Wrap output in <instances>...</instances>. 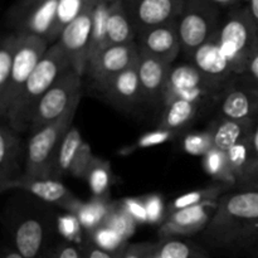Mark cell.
<instances>
[{
  "instance_id": "obj_1",
  "label": "cell",
  "mask_w": 258,
  "mask_h": 258,
  "mask_svg": "<svg viewBox=\"0 0 258 258\" xmlns=\"http://www.w3.org/2000/svg\"><path fill=\"white\" fill-rule=\"evenodd\" d=\"M203 237L221 248H251L258 239V191L239 189L222 196Z\"/></svg>"
},
{
  "instance_id": "obj_2",
  "label": "cell",
  "mask_w": 258,
  "mask_h": 258,
  "mask_svg": "<svg viewBox=\"0 0 258 258\" xmlns=\"http://www.w3.org/2000/svg\"><path fill=\"white\" fill-rule=\"evenodd\" d=\"M25 196L15 198L5 212L13 247L24 258H45L50 251L53 213L48 209V203Z\"/></svg>"
},
{
  "instance_id": "obj_3",
  "label": "cell",
  "mask_w": 258,
  "mask_h": 258,
  "mask_svg": "<svg viewBox=\"0 0 258 258\" xmlns=\"http://www.w3.org/2000/svg\"><path fill=\"white\" fill-rule=\"evenodd\" d=\"M70 68V60L60 45L58 43L50 45L9 107L3 122H7L18 133L29 131L38 103Z\"/></svg>"
},
{
  "instance_id": "obj_4",
  "label": "cell",
  "mask_w": 258,
  "mask_h": 258,
  "mask_svg": "<svg viewBox=\"0 0 258 258\" xmlns=\"http://www.w3.org/2000/svg\"><path fill=\"white\" fill-rule=\"evenodd\" d=\"M221 47L234 76H244L258 42V25L248 5L228 9L218 29Z\"/></svg>"
},
{
  "instance_id": "obj_5",
  "label": "cell",
  "mask_w": 258,
  "mask_h": 258,
  "mask_svg": "<svg viewBox=\"0 0 258 258\" xmlns=\"http://www.w3.org/2000/svg\"><path fill=\"white\" fill-rule=\"evenodd\" d=\"M81 101H77L64 115L49 125L32 133L27 143V158L23 175L34 179H49L54 175V163L58 148L67 131Z\"/></svg>"
},
{
  "instance_id": "obj_6",
  "label": "cell",
  "mask_w": 258,
  "mask_h": 258,
  "mask_svg": "<svg viewBox=\"0 0 258 258\" xmlns=\"http://www.w3.org/2000/svg\"><path fill=\"white\" fill-rule=\"evenodd\" d=\"M221 22V9L208 0H184L183 10L178 18L183 52L190 57L219 29Z\"/></svg>"
},
{
  "instance_id": "obj_7",
  "label": "cell",
  "mask_w": 258,
  "mask_h": 258,
  "mask_svg": "<svg viewBox=\"0 0 258 258\" xmlns=\"http://www.w3.org/2000/svg\"><path fill=\"white\" fill-rule=\"evenodd\" d=\"M59 0H18L9 13L17 34L37 35L50 45L57 43Z\"/></svg>"
},
{
  "instance_id": "obj_8",
  "label": "cell",
  "mask_w": 258,
  "mask_h": 258,
  "mask_svg": "<svg viewBox=\"0 0 258 258\" xmlns=\"http://www.w3.org/2000/svg\"><path fill=\"white\" fill-rule=\"evenodd\" d=\"M81 97L82 76L70 68L38 103L29 126L30 133H34L43 126L57 121L77 101H81Z\"/></svg>"
},
{
  "instance_id": "obj_9",
  "label": "cell",
  "mask_w": 258,
  "mask_h": 258,
  "mask_svg": "<svg viewBox=\"0 0 258 258\" xmlns=\"http://www.w3.org/2000/svg\"><path fill=\"white\" fill-rule=\"evenodd\" d=\"M223 92L224 88L214 85L196 66L184 63L171 68L163 105L166 106L175 100H185L202 106L208 100L221 98Z\"/></svg>"
},
{
  "instance_id": "obj_10",
  "label": "cell",
  "mask_w": 258,
  "mask_h": 258,
  "mask_svg": "<svg viewBox=\"0 0 258 258\" xmlns=\"http://www.w3.org/2000/svg\"><path fill=\"white\" fill-rule=\"evenodd\" d=\"M49 47L50 44L47 40L37 37V35L18 34V44L17 49H15L9 87H8V92L4 100L0 101L2 120H4L9 107L18 97L20 91L23 90L24 85L29 80Z\"/></svg>"
},
{
  "instance_id": "obj_11",
  "label": "cell",
  "mask_w": 258,
  "mask_h": 258,
  "mask_svg": "<svg viewBox=\"0 0 258 258\" xmlns=\"http://www.w3.org/2000/svg\"><path fill=\"white\" fill-rule=\"evenodd\" d=\"M96 0L87 5L72 22L63 28L57 43L70 60L71 68L80 76L86 75L90 58L91 35L93 24V8Z\"/></svg>"
},
{
  "instance_id": "obj_12",
  "label": "cell",
  "mask_w": 258,
  "mask_h": 258,
  "mask_svg": "<svg viewBox=\"0 0 258 258\" xmlns=\"http://www.w3.org/2000/svg\"><path fill=\"white\" fill-rule=\"evenodd\" d=\"M139 55L140 52L136 42L107 45L91 59L86 75L92 81L93 87L98 88L113 76L138 64Z\"/></svg>"
},
{
  "instance_id": "obj_13",
  "label": "cell",
  "mask_w": 258,
  "mask_h": 258,
  "mask_svg": "<svg viewBox=\"0 0 258 258\" xmlns=\"http://www.w3.org/2000/svg\"><path fill=\"white\" fill-rule=\"evenodd\" d=\"M136 34L175 22L180 17L184 0H122Z\"/></svg>"
},
{
  "instance_id": "obj_14",
  "label": "cell",
  "mask_w": 258,
  "mask_h": 258,
  "mask_svg": "<svg viewBox=\"0 0 258 258\" xmlns=\"http://www.w3.org/2000/svg\"><path fill=\"white\" fill-rule=\"evenodd\" d=\"M23 190L44 203L62 208L67 213L76 214L82 202L59 179H34L22 175L8 184L2 191Z\"/></svg>"
},
{
  "instance_id": "obj_15",
  "label": "cell",
  "mask_w": 258,
  "mask_h": 258,
  "mask_svg": "<svg viewBox=\"0 0 258 258\" xmlns=\"http://www.w3.org/2000/svg\"><path fill=\"white\" fill-rule=\"evenodd\" d=\"M218 202H208L199 206L169 212L160 224L161 238H180L201 233L207 228L216 212Z\"/></svg>"
},
{
  "instance_id": "obj_16",
  "label": "cell",
  "mask_w": 258,
  "mask_h": 258,
  "mask_svg": "<svg viewBox=\"0 0 258 258\" xmlns=\"http://www.w3.org/2000/svg\"><path fill=\"white\" fill-rule=\"evenodd\" d=\"M189 58L191 64L196 66L214 85L224 90L231 85L234 73L221 47L218 30Z\"/></svg>"
},
{
  "instance_id": "obj_17",
  "label": "cell",
  "mask_w": 258,
  "mask_h": 258,
  "mask_svg": "<svg viewBox=\"0 0 258 258\" xmlns=\"http://www.w3.org/2000/svg\"><path fill=\"white\" fill-rule=\"evenodd\" d=\"M136 44L141 53L173 64L180 52H183L178 32V20L140 33L136 37Z\"/></svg>"
},
{
  "instance_id": "obj_18",
  "label": "cell",
  "mask_w": 258,
  "mask_h": 258,
  "mask_svg": "<svg viewBox=\"0 0 258 258\" xmlns=\"http://www.w3.org/2000/svg\"><path fill=\"white\" fill-rule=\"evenodd\" d=\"M111 105L123 110H130L144 100L143 88L139 78L138 67L127 68L113 76L103 85L96 88Z\"/></svg>"
},
{
  "instance_id": "obj_19",
  "label": "cell",
  "mask_w": 258,
  "mask_h": 258,
  "mask_svg": "<svg viewBox=\"0 0 258 258\" xmlns=\"http://www.w3.org/2000/svg\"><path fill=\"white\" fill-rule=\"evenodd\" d=\"M20 133L3 122L0 127V189L20 178V165L27 158V148L24 149Z\"/></svg>"
},
{
  "instance_id": "obj_20",
  "label": "cell",
  "mask_w": 258,
  "mask_h": 258,
  "mask_svg": "<svg viewBox=\"0 0 258 258\" xmlns=\"http://www.w3.org/2000/svg\"><path fill=\"white\" fill-rule=\"evenodd\" d=\"M136 67L143 88L144 100L150 103L163 102L164 92L173 64L140 52Z\"/></svg>"
},
{
  "instance_id": "obj_21",
  "label": "cell",
  "mask_w": 258,
  "mask_h": 258,
  "mask_svg": "<svg viewBox=\"0 0 258 258\" xmlns=\"http://www.w3.org/2000/svg\"><path fill=\"white\" fill-rule=\"evenodd\" d=\"M223 118L236 121L258 120V87L229 85L224 90L219 106Z\"/></svg>"
},
{
  "instance_id": "obj_22",
  "label": "cell",
  "mask_w": 258,
  "mask_h": 258,
  "mask_svg": "<svg viewBox=\"0 0 258 258\" xmlns=\"http://www.w3.org/2000/svg\"><path fill=\"white\" fill-rule=\"evenodd\" d=\"M136 30L125 9L122 0H116L108 5L107 15V43L130 44L136 42Z\"/></svg>"
},
{
  "instance_id": "obj_23",
  "label": "cell",
  "mask_w": 258,
  "mask_h": 258,
  "mask_svg": "<svg viewBox=\"0 0 258 258\" xmlns=\"http://www.w3.org/2000/svg\"><path fill=\"white\" fill-rule=\"evenodd\" d=\"M257 121H236L223 118L217 121L211 128L214 148L228 151L243 139L252 136Z\"/></svg>"
},
{
  "instance_id": "obj_24",
  "label": "cell",
  "mask_w": 258,
  "mask_h": 258,
  "mask_svg": "<svg viewBox=\"0 0 258 258\" xmlns=\"http://www.w3.org/2000/svg\"><path fill=\"white\" fill-rule=\"evenodd\" d=\"M201 106L185 100H175L164 106V113L159 128L176 133L194 120Z\"/></svg>"
},
{
  "instance_id": "obj_25",
  "label": "cell",
  "mask_w": 258,
  "mask_h": 258,
  "mask_svg": "<svg viewBox=\"0 0 258 258\" xmlns=\"http://www.w3.org/2000/svg\"><path fill=\"white\" fill-rule=\"evenodd\" d=\"M83 144L82 135L80 131L72 126L67 134L63 138L62 143H60L59 148H58L57 156H55L54 163V179H60L62 176L70 174L71 165L73 163L76 154L80 150V148Z\"/></svg>"
},
{
  "instance_id": "obj_26",
  "label": "cell",
  "mask_w": 258,
  "mask_h": 258,
  "mask_svg": "<svg viewBox=\"0 0 258 258\" xmlns=\"http://www.w3.org/2000/svg\"><path fill=\"white\" fill-rule=\"evenodd\" d=\"M111 204L112 203H108L103 198L98 197H93L90 202L81 204L76 216L80 219V223L82 224L88 236L98 227L103 226L106 217L111 209Z\"/></svg>"
},
{
  "instance_id": "obj_27",
  "label": "cell",
  "mask_w": 258,
  "mask_h": 258,
  "mask_svg": "<svg viewBox=\"0 0 258 258\" xmlns=\"http://www.w3.org/2000/svg\"><path fill=\"white\" fill-rule=\"evenodd\" d=\"M107 0H96L95 8H93V24H92V35H91L90 45V58L88 63L91 62L95 55H97L103 48L108 45L107 43V15H108Z\"/></svg>"
},
{
  "instance_id": "obj_28",
  "label": "cell",
  "mask_w": 258,
  "mask_h": 258,
  "mask_svg": "<svg viewBox=\"0 0 258 258\" xmlns=\"http://www.w3.org/2000/svg\"><path fill=\"white\" fill-rule=\"evenodd\" d=\"M202 165L206 173L214 180L219 181L226 186L237 185L236 178L229 169L226 151L213 148L207 155L202 158Z\"/></svg>"
},
{
  "instance_id": "obj_29",
  "label": "cell",
  "mask_w": 258,
  "mask_h": 258,
  "mask_svg": "<svg viewBox=\"0 0 258 258\" xmlns=\"http://www.w3.org/2000/svg\"><path fill=\"white\" fill-rule=\"evenodd\" d=\"M155 246L161 258H209L203 248L181 238H161Z\"/></svg>"
},
{
  "instance_id": "obj_30",
  "label": "cell",
  "mask_w": 258,
  "mask_h": 258,
  "mask_svg": "<svg viewBox=\"0 0 258 258\" xmlns=\"http://www.w3.org/2000/svg\"><path fill=\"white\" fill-rule=\"evenodd\" d=\"M227 153V159H228V165L231 169L232 174L236 178L237 184L241 180L242 176L246 174L251 164L254 161V151L253 145H252V136L243 139L236 145L232 146Z\"/></svg>"
},
{
  "instance_id": "obj_31",
  "label": "cell",
  "mask_w": 258,
  "mask_h": 258,
  "mask_svg": "<svg viewBox=\"0 0 258 258\" xmlns=\"http://www.w3.org/2000/svg\"><path fill=\"white\" fill-rule=\"evenodd\" d=\"M17 44L18 34L13 32L3 38L0 45V101L4 100L9 87Z\"/></svg>"
},
{
  "instance_id": "obj_32",
  "label": "cell",
  "mask_w": 258,
  "mask_h": 258,
  "mask_svg": "<svg viewBox=\"0 0 258 258\" xmlns=\"http://www.w3.org/2000/svg\"><path fill=\"white\" fill-rule=\"evenodd\" d=\"M224 188H226V185L218 184V185H211L208 188L198 189V190L183 194V196L174 199V202L169 207V209H170L169 212H175L179 209L199 206V204L208 203V202H218L219 198L223 196Z\"/></svg>"
},
{
  "instance_id": "obj_33",
  "label": "cell",
  "mask_w": 258,
  "mask_h": 258,
  "mask_svg": "<svg viewBox=\"0 0 258 258\" xmlns=\"http://www.w3.org/2000/svg\"><path fill=\"white\" fill-rule=\"evenodd\" d=\"M136 224L138 223L130 216V213L126 211L122 202H117V203L111 204V209L106 217L103 226L112 229L121 238L127 241L135 233Z\"/></svg>"
},
{
  "instance_id": "obj_34",
  "label": "cell",
  "mask_w": 258,
  "mask_h": 258,
  "mask_svg": "<svg viewBox=\"0 0 258 258\" xmlns=\"http://www.w3.org/2000/svg\"><path fill=\"white\" fill-rule=\"evenodd\" d=\"M93 196L103 198L111 184V165L108 161L96 158L85 179Z\"/></svg>"
},
{
  "instance_id": "obj_35",
  "label": "cell",
  "mask_w": 258,
  "mask_h": 258,
  "mask_svg": "<svg viewBox=\"0 0 258 258\" xmlns=\"http://www.w3.org/2000/svg\"><path fill=\"white\" fill-rule=\"evenodd\" d=\"M183 150L186 154H190L194 156H202L209 153L212 149L214 148L213 138L209 130L204 131H196V133H190L183 139Z\"/></svg>"
},
{
  "instance_id": "obj_36",
  "label": "cell",
  "mask_w": 258,
  "mask_h": 258,
  "mask_svg": "<svg viewBox=\"0 0 258 258\" xmlns=\"http://www.w3.org/2000/svg\"><path fill=\"white\" fill-rule=\"evenodd\" d=\"M90 239L96 246L111 253H118L127 246L125 239L121 238L116 232L105 226L98 227L96 231H93L90 234Z\"/></svg>"
},
{
  "instance_id": "obj_37",
  "label": "cell",
  "mask_w": 258,
  "mask_h": 258,
  "mask_svg": "<svg viewBox=\"0 0 258 258\" xmlns=\"http://www.w3.org/2000/svg\"><path fill=\"white\" fill-rule=\"evenodd\" d=\"M57 227L59 233L67 242H71V243L81 242L82 243L85 241L82 236L85 229H83L82 224L80 223V219L77 218L76 214L67 213L64 216L58 217Z\"/></svg>"
},
{
  "instance_id": "obj_38",
  "label": "cell",
  "mask_w": 258,
  "mask_h": 258,
  "mask_svg": "<svg viewBox=\"0 0 258 258\" xmlns=\"http://www.w3.org/2000/svg\"><path fill=\"white\" fill-rule=\"evenodd\" d=\"M95 159L96 156L92 154L90 144L83 141L82 146H81L80 150L76 154L75 159H73V163L70 169V174L72 176H75V178L86 179L88 170H90L91 165L95 161Z\"/></svg>"
},
{
  "instance_id": "obj_39",
  "label": "cell",
  "mask_w": 258,
  "mask_h": 258,
  "mask_svg": "<svg viewBox=\"0 0 258 258\" xmlns=\"http://www.w3.org/2000/svg\"><path fill=\"white\" fill-rule=\"evenodd\" d=\"M174 135H175V133H171V131L163 130V128L158 127L156 130L141 136L138 140V143H136L135 149H146L151 148V146L160 145V144H164L170 140V139H173Z\"/></svg>"
},
{
  "instance_id": "obj_40",
  "label": "cell",
  "mask_w": 258,
  "mask_h": 258,
  "mask_svg": "<svg viewBox=\"0 0 258 258\" xmlns=\"http://www.w3.org/2000/svg\"><path fill=\"white\" fill-rule=\"evenodd\" d=\"M144 203H145L146 213H148V222L149 223H159L165 218H164V202L160 196H148L144 198Z\"/></svg>"
},
{
  "instance_id": "obj_41",
  "label": "cell",
  "mask_w": 258,
  "mask_h": 258,
  "mask_svg": "<svg viewBox=\"0 0 258 258\" xmlns=\"http://www.w3.org/2000/svg\"><path fill=\"white\" fill-rule=\"evenodd\" d=\"M80 249L82 258H122L123 252L122 249V251L118 252V253H111V252H107L105 251V249L100 248L98 246H96L90 238L85 239V241L80 244Z\"/></svg>"
},
{
  "instance_id": "obj_42",
  "label": "cell",
  "mask_w": 258,
  "mask_h": 258,
  "mask_svg": "<svg viewBox=\"0 0 258 258\" xmlns=\"http://www.w3.org/2000/svg\"><path fill=\"white\" fill-rule=\"evenodd\" d=\"M122 204L126 211L130 213V216L135 219L136 223H146L148 222V213H146L144 198L125 199V201H122Z\"/></svg>"
},
{
  "instance_id": "obj_43",
  "label": "cell",
  "mask_w": 258,
  "mask_h": 258,
  "mask_svg": "<svg viewBox=\"0 0 258 258\" xmlns=\"http://www.w3.org/2000/svg\"><path fill=\"white\" fill-rule=\"evenodd\" d=\"M45 258H82V254H81L80 247L76 246L75 243L64 241L53 247Z\"/></svg>"
},
{
  "instance_id": "obj_44",
  "label": "cell",
  "mask_w": 258,
  "mask_h": 258,
  "mask_svg": "<svg viewBox=\"0 0 258 258\" xmlns=\"http://www.w3.org/2000/svg\"><path fill=\"white\" fill-rule=\"evenodd\" d=\"M241 190H256L258 191V159H254L253 163L246 171L241 180L237 184Z\"/></svg>"
},
{
  "instance_id": "obj_45",
  "label": "cell",
  "mask_w": 258,
  "mask_h": 258,
  "mask_svg": "<svg viewBox=\"0 0 258 258\" xmlns=\"http://www.w3.org/2000/svg\"><path fill=\"white\" fill-rule=\"evenodd\" d=\"M151 248V243L127 244L122 252V258H149Z\"/></svg>"
},
{
  "instance_id": "obj_46",
  "label": "cell",
  "mask_w": 258,
  "mask_h": 258,
  "mask_svg": "<svg viewBox=\"0 0 258 258\" xmlns=\"http://www.w3.org/2000/svg\"><path fill=\"white\" fill-rule=\"evenodd\" d=\"M251 81V86L258 87V42L254 48L253 53H252L251 58H249L248 66H247L246 75Z\"/></svg>"
},
{
  "instance_id": "obj_47",
  "label": "cell",
  "mask_w": 258,
  "mask_h": 258,
  "mask_svg": "<svg viewBox=\"0 0 258 258\" xmlns=\"http://www.w3.org/2000/svg\"><path fill=\"white\" fill-rule=\"evenodd\" d=\"M209 3H212L213 5L218 7L219 9L222 8H227V9H232L234 7H239V5H243L247 0H208Z\"/></svg>"
},
{
  "instance_id": "obj_48",
  "label": "cell",
  "mask_w": 258,
  "mask_h": 258,
  "mask_svg": "<svg viewBox=\"0 0 258 258\" xmlns=\"http://www.w3.org/2000/svg\"><path fill=\"white\" fill-rule=\"evenodd\" d=\"M2 258H24L14 247H7L3 251V257Z\"/></svg>"
},
{
  "instance_id": "obj_49",
  "label": "cell",
  "mask_w": 258,
  "mask_h": 258,
  "mask_svg": "<svg viewBox=\"0 0 258 258\" xmlns=\"http://www.w3.org/2000/svg\"><path fill=\"white\" fill-rule=\"evenodd\" d=\"M247 5H248L251 14L253 17L254 22L258 25V0H247Z\"/></svg>"
},
{
  "instance_id": "obj_50",
  "label": "cell",
  "mask_w": 258,
  "mask_h": 258,
  "mask_svg": "<svg viewBox=\"0 0 258 258\" xmlns=\"http://www.w3.org/2000/svg\"><path fill=\"white\" fill-rule=\"evenodd\" d=\"M252 145H253V151H254V158L258 159V120L254 126L253 134H252Z\"/></svg>"
},
{
  "instance_id": "obj_51",
  "label": "cell",
  "mask_w": 258,
  "mask_h": 258,
  "mask_svg": "<svg viewBox=\"0 0 258 258\" xmlns=\"http://www.w3.org/2000/svg\"><path fill=\"white\" fill-rule=\"evenodd\" d=\"M149 258H161L160 256H159L158 252H156V246H155V244H153V248H151L150 254H149Z\"/></svg>"
},
{
  "instance_id": "obj_52",
  "label": "cell",
  "mask_w": 258,
  "mask_h": 258,
  "mask_svg": "<svg viewBox=\"0 0 258 258\" xmlns=\"http://www.w3.org/2000/svg\"><path fill=\"white\" fill-rule=\"evenodd\" d=\"M251 249H252V253H253V257L258 258V239L254 242V244L251 247Z\"/></svg>"
},
{
  "instance_id": "obj_53",
  "label": "cell",
  "mask_w": 258,
  "mask_h": 258,
  "mask_svg": "<svg viewBox=\"0 0 258 258\" xmlns=\"http://www.w3.org/2000/svg\"><path fill=\"white\" fill-rule=\"evenodd\" d=\"M108 3H112V2H116V0H107Z\"/></svg>"
}]
</instances>
